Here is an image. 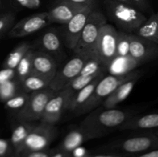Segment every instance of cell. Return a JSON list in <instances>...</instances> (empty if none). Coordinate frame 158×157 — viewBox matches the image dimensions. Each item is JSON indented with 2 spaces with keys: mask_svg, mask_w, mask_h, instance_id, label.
I'll use <instances>...</instances> for the list:
<instances>
[{
  "mask_svg": "<svg viewBox=\"0 0 158 157\" xmlns=\"http://www.w3.org/2000/svg\"><path fill=\"white\" fill-rule=\"evenodd\" d=\"M132 115L129 111L103 107L94 110L87 115L81 123L80 128L90 140L103 136L113 129H118Z\"/></svg>",
  "mask_w": 158,
  "mask_h": 157,
  "instance_id": "6da1fadb",
  "label": "cell"
},
{
  "mask_svg": "<svg viewBox=\"0 0 158 157\" xmlns=\"http://www.w3.org/2000/svg\"><path fill=\"white\" fill-rule=\"evenodd\" d=\"M107 23L103 12L97 7L89 15L77 45L73 49L75 55L86 60L94 58V49L101 28Z\"/></svg>",
  "mask_w": 158,
  "mask_h": 157,
  "instance_id": "7a4b0ae2",
  "label": "cell"
},
{
  "mask_svg": "<svg viewBox=\"0 0 158 157\" xmlns=\"http://www.w3.org/2000/svg\"><path fill=\"white\" fill-rule=\"evenodd\" d=\"M103 4L108 17L122 32L134 33L147 19L143 12L134 6L114 0H104Z\"/></svg>",
  "mask_w": 158,
  "mask_h": 157,
  "instance_id": "3957f363",
  "label": "cell"
},
{
  "mask_svg": "<svg viewBox=\"0 0 158 157\" xmlns=\"http://www.w3.org/2000/svg\"><path fill=\"white\" fill-rule=\"evenodd\" d=\"M143 75V71L133 70L128 73L121 75H110L103 76L99 81L94 92L86 103L82 106L81 109L77 112L78 114H83L94 110L96 108L117 89L118 86L123 84L127 80L134 78H140Z\"/></svg>",
  "mask_w": 158,
  "mask_h": 157,
  "instance_id": "277c9868",
  "label": "cell"
},
{
  "mask_svg": "<svg viewBox=\"0 0 158 157\" xmlns=\"http://www.w3.org/2000/svg\"><path fill=\"white\" fill-rule=\"evenodd\" d=\"M118 31L113 25L106 23L101 28L94 49V58L107 67L117 55Z\"/></svg>",
  "mask_w": 158,
  "mask_h": 157,
  "instance_id": "5b68a950",
  "label": "cell"
},
{
  "mask_svg": "<svg viewBox=\"0 0 158 157\" xmlns=\"http://www.w3.org/2000/svg\"><path fill=\"white\" fill-rule=\"evenodd\" d=\"M157 135L152 133L123 139L119 141L114 142L104 148L108 150L110 149L123 152L122 154L125 155H134L151 149H157Z\"/></svg>",
  "mask_w": 158,
  "mask_h": 157,
  "instance_id": "8992f818",
  "label": "cell"
},
{
  "mask_svg": "<svg viewBox=\"0 0 158 157\" xmlns=\"http://www.w3.org/2000/svg\"><path fill=\"white\" fill-rule=\"evenodd\" d=\"M56 92L48 87L43 90L30 93L29 101L25 107L17 112L18 121L27 123L40 121L46 103L55 95Z\"/></svg>",
  "mask_w": 158,
  "mask_h": 157,
  "instance_id": "52a82bcc",
  "label": "cell"
},
{
  "mask_svg": "<svg viewBox=\"0 0 158 157\" xmlns=\"http://www.w3.org/2000/svg\"><path fill=\"white\" fill-rule=\"evenodd\" d=\"M97 5L86 6L79 11L67 23L63 25L60 32L62 42L69 49H73L78 42L89 15Z\"/></svg>",
  "mask_w": 158,
  "mask_h": 157,
  "instance_id": "ba28073f",
  "label": "cell"
},
{
  "mask_svg": "<svg viewBox=\"0 0 158 157\" xmlns=\"http://www.w3.org/2000/svg\"><path fill=\"white\" fill-rule=\"evenodd\" d=\"M57 129L54 125L47 124L40 122L35 124L25 141L23 150H44L55 139Z\"/></svg>",
  "mask_w": 158,
  "mask_h": 157,
  "instance_id": "9c48e42d",
  "label": "cell"
},
{
  "mask_svg": "<svg viewBox=\"0 0 158 157\" xmlns=\"http://www.w3.org/2000/svg\"><path fill=\"white\" fill-rule=\"evenodd\" d=\"M86 60L75 55L60 70H57L49 83V88L55 92L63 90L80 74Z\"/></svg>",
  "mask_w": 158,
  "mask_h": 157,
  "instance_id": "30bf717a",
  "label": "cell"
},
{
  "mask_svg": "<svg viewBox=\"0 0 158 157\" xmlns=\"http://www.w3.org/2000/svg\"><path fill=\"white\" fill-rule=\"evenodd\" d=\"M51 24L47 12L33 14L15 23L8 32L10 38H22L31 35Z\"/></svg>",
  "mask_w": 158,
  "mask_h": 157,
  "instance_id": "8fae6325",
  "label": "cell"
},
{
  "mask_svg": "<svg viewBox=\"0 0 158 157\" xmlns=\"http://www.w3.org/2000/svg\"><path fill=\"white\" fill-rule=\"evenodd\" d=\"M157 54L158 44L130 33L128 55L140 65L153 60L157 56Z\"/></svg>",
  "mask_w": 158,
  "mask_h": 157,
  "instance_id": "7c38bea8",
  "label": "cell"
},
{
  "mask_svg": "<svg viewBox=\"0 0 158 157\" xmlns=\"http://www.w3.org/2000/svg\"><path fill=\"white\" fill-rule=\"evenodd\" d=\"M71 96L72 94L67 89L56 92L46 103L40 122L55 126L61 119L63 111L66 109Z\"/></svg>",
  "mask_w": 158,
  "mask_h": 157,
  "instance_id": "4fadbf2b",
  "label": "cell"
},
{
  "mask_svg": "<svg viewBox=\"0 0 158 157\" xmlns=\"http://www.w3.org/2000/svg\"><path fill=\"white\" fill-rule=\"evenodd\" d=\"M57 71V65L53 57L41 50H33L32 59V74L51 80Z\"/></svg>",
  "mask_w": 158,
  "mask_h": 157,
  "instance_id": "5bb4252c",
  "label": "cell"
},
{
  "mask_svg": "<svg viewBox=\"0 0 158 157\" xmlns=\"http://www.w3.org/2000/svg\"><path fill=\"white\" fill-rule=\"evenodd\" d=\"M85 6H80L58 0L57 2L49 11H47L48 15L51 23L55 22L64 25Z\"/></svg>",
  "mask_w": 158,
  "mask_h": 157,
  "instance_id": "9a60e30c",
  "label": "cell"
},
{
  "mask_svg": "<svg viewBox=\"0 0 158 157\" xmlns=\"http://www.w3.org/2000/svg\"><path fill=\"white\" fill-rule=\"evenodd\" d=\"M105 74H106V72L100 74L87 86H86L83 89H81L78 92H75L73 95H72V96L69 99V103H68L66 109L77 113V112L81 109L82 106L89 99V97L91 96V95L94 92L96 86L98 84L99 81L104 76Z\"/></svg>",
  "mask_w": 158,
  "mask_h": 157,
  "instance_id": "2e32d148",
  "label": "cell"
},
{
  "mask_svg": "<svg viewBox=\"0 0 158 157\" xmlns=\"http://www.w3.org/2000/svg\"><path fill=\"white\" fill-rule=\"evenodd\" d=\"M158 126V114L157 112L146 114L141 116L132 115L127 119L120 127V130H140L155 129Z\"/></svg>",
  "mask_w": 158,
  "mask_h": 157,
  "instance_id": "e0dca14e",
  "label": "cell"
},
{
  "mask_svg": "<svg viewBox=\"0 0 158 157\" xmlns=\"http://www.w3.org/2000/svg\"><path fill=\"white\" fill-rule=\"evenodd\" d=\"M41 51L52 55H59L63 51V42L60 32L56 29H49L43 34L40 39Z\"/></svg>",
  "mask_w": 158,
  "mask_h": 157,
  "instance_id": "ac0fdd59",
  "label": "cell"
},
{
  "mask_svg": "<svg viewBox=\"0 0 158 157\" xmlns=\"http://www.w3.org/2000/svg\"><path fill=\"white\" fill-rule=\"evenodd\" d=\"M140 78H134L127 80L117 88L103 102V107L105 109H112L127 98L133 90L135 84Z\"/></svg>",
  "mask_w": 158,
  "mask_h": 157,
  "instance_id": "d6986e66",
  "label": "cell"
},
{
  "mask_svg": "<svg viewBox=\"0 0 158 157\" xmlns=\"http://www.w3.org/2000/svg\"><path fill=\"white\" fill-rule=\"evenodd\" d=\"M35 124V123L19 122L18 124L15 126L9 142L15 154L19 155L23 150L25 141Z\"/></svg>",
  "mask_w": 158,
  "mask_h": 157,
  "instance_id": "ffe728a7",
  "label": "cell"
},
{
  "mask_svg": "<svg viewBox=\"0 0 158 157\" xmlns=\"http://www.w3.org/2000/svg\"><path fill=\"white\" fill-rule=\"evenodd\" d=\"M133 34L158 44V15L154 12L147 18Z\"/></svg>",
  "mask_w": 158,
  "mask_h": 157,
  "instance_id": "44dd1931",
  "label": "cell"
},
{
  "mask_svg": "<svg viewBox=\"0 0 158 157\" xmlns=\"http://www.w3.org/2000/svg\"><path fill=\"white\" fill-rule=\"evenodd\" d=\"M140 63L131 56H116L106 67V72L110 75H121L135 70Z\"/></svg>",
  "mask_w": 158,
  "mask_h": 157,
  "instance_id": "7402d4cb",
  "label": "cell"
},
{
  "mask_svg": "<svg viewBox=\"0 0 158 157\" xmlns=\"http://www.w3.org/2000/svg\"><path fill=\"white\" fill-rule=\"evenodd\" d=\"M88 140L89 139L86 136V133L79 127L72 129L70 132H68L61 143L58 146V148L64 152L70 153L74 149L82 146L83 143Z\"/></svg>",
  "mask_w": 158,
  "mask_h": 157,
  "instance_id": "603a6c76",
  "label": "cell"
},
{
  "mask_svg": "<svg viewBox=\"0 0 158 157\" xmlns=\"http://www.w3.org/2000/svg\"><path fill=\"white\" fill-rule=\"evenodd\" d=\"M50 81L51 80L45 77L35 75V74H31L19 83L21 90L26 93L30 94L32 92L43 90L48 88Z\"/></svg>",
  "mask_w": 158,
  "mask_h": 157,
  "instance_id": "cb8c5ba5",
  "label": "cell"
},
{
  "mask_svg": "<svg viewBox=\"0 0 158 157\" xmlns=\"http://www.w3.org/2000/svg\"><path fill=\"white\" fill-rule=\"evenodd\" d=\"M32 48V45L27 42H23L20 43L18 46H15L9 52V55L5 59L4 63H3V69H15L20 60L25 55V54Z\"/></svg>",
  "mask_w": 158,
  "mask_h": 157,
  "instance_id": "d4e9b609",
  "label": "cell"
},
{
  "mask_svg": "<svg viewBox=\"0 0 158 157\" xmlns=\"http://www.w3.org/2000/svg\"><path fill=\"white\" fill-rule=\"evenodd\" d=\"M33 50V48L29 49L14 69L15 79L19 83L32 74V59Z\"/></svg>",
  "mask_w": 158,
  "mask_h": 157,
  "instance_id": "484cf974",
  "label": "cell"
},
{
  "mask_svg": "<svg viewBox=\"0 0 158 157\" xmlns=\"http://www.w3.org/2000/svg\"><path fill=\"white\" fill-rule=\"evenodd\" d=\"M20 92H22L20 83L15 79V77L7 80L0 86V101L5 103L6 100Z\"/></svg>",
  "mask_w": 158,
  "mask_h": 157,
  "instance_id": "4316f807",
  "label": "cell"
},
{
  "mask_svg": "<svg viewBox=\"0 0 158 157\" xmlns=\"http://www.w3.org/2000/svg\"><path fill=\"white\" fill-rule=\"evenodd\" d=\"M29 96H30V94L22 91L6 100L4 103L5 107L9 110H18L19 112L25 107L26 103L29 101Z\"/></svg>",
  "mask_w": 158,
  "mask_h": 157,
  "instance_id": "83f0119b",
  "label": "cell"
},
{
  "mask_svg": "<svg viewBox=\"0 0 158 157\" xmlns=\"http://www.w3.org/2000/svg\"><path fill=\"white\" fill-rule=\"evenodd\" d=\"M101 72H106V67L103 66L98 60L91 58L86 60L79 75H98Z\"/></svg>",
  "mask_w": 158,
  "mask_h": 157,
  "instance_id": "f1b7e54d",
  "label": "cell"
},
{
  "mask_svg": "<svg viewBox=\"0 0 158 157\" xmlns=\"http://www.w3.org/2000/svg\"><path fill=\"white\" fill-rule=\"evenodd\" d=\"M103 73V72H101ZM100 73V74H101ZM98 75H78L69 85L66 89H67L69 92H71L72 95H73L75 92H78L83 87L87 86L89 83H90L96 77L98 76Z\"/></svg>",
  "mask_w": 158,
  "mask_h": 157,
  "instance_id": "f546056e",
  "label": "cell"
},
{
  "mask_svg": "<svg viewBox=\"0 0 158 157\" xmlns=\"http://www.w3.org/2000/svg\"><path fill=\"white\" fill-rule=\"evenodd\" d=\"M15 23V13L12 12H5L0 14V38L8 34Z\"/></svg>",
  "mask_w": 158,
  "mask_h": 157,
  "instance_id": "4dcf8cb0",
  "label": "cell"
},
{
  "mask_svg": "<svg viewBox=\"0 0 158 157\" xmlns=\"http://www.w3.org/2000/svg\"><path fill=\"white\" fill-rule=\"evenodd\" d=\"M129 35L127 32L118 31L117 42V55L116 56L129 55Z\"/></svg>",
  "mask_w": 158,
  "mask_h": 157,
  "instance_id": "1f68e13d",
  "label": "cell"
},
{
  "mask_svg": "<svg viewBox=\"0 0 158 157\" xmlns=\"http://www.w3.org/2000/svg\"><path fill=\"white\" fill-rule=\"evenodd\" d=\"M52 149H44V150H23L19 154V157H49Z\"/></svg>",
  "mask_w": 158,
  "mask_h": 157,
  "instance_id": "d6a6232c",
  "label": "cell"
},
{
  "mask_svg": "<svg viewBox=\"0 0 158 157\" xmlns=\"http://www.w3.org/2000/svg\"><path fill=\"white\" fill-rule=\"evenodd\" d=\"M12 2L16 3L19 6L26 9H38L42 4V0H10Z\"/></svg>",
  "mask_w": 158,
  "mask_h": 157,
  "instance_id": "836d02e7",
  "label": "cell"
},
{
  "mask_svg": "<svg viewBox=\"0 0 158 157\" xmlns=\"http://www.w3.org/2000/svg\"><path fill=\"white\" fill-rule=\"evenodd\" d=\"M15 153L10 142L0 139V157H7Z\"/></svg>",
  "mask_w": 158,
  "mask_h": 157,
  "instance_id": "e575fe53",
  "label": "cell"
},
{
  "mask_svg": "<svg viewBox=\"0 0 158 157\" xmlns=\"http://www.w3.org/2000/svg\"><path fill=\"white\" fill-rule=\"evenodd\" d=\"M15 77V70L9 69H3L0 70V86L7 80Z\"/></svg>",
  "mask_w": 158,
  "mask_h": 157,
  "instance_id": "d590c367",
  "label": "cell"
},
{
  "mask_svg": "<svg viewBox=\"0 0 158 157\" xmlns=\"http://www.w3.org/2000/svg\"><path fill=\"white\" fill-rule=\"evenodd\" d=\"M69 154L70 157H89L91 155L90 152L82 146L74 149Z\"/></svg>",
  "mask_w": 158,
  "mask_h": 157,
  "instance_id": "8d00e7d4",
  "label": "cell"
},
{
  "mask_svg": "<svg viewBox=\"0 0 158 157\" xmlns=\"http://www.w3.org/2000/svg\"><path fill=\"white\" fill-rule=\"evenodd\" d=\"M134 6L140 12H148L151 9V6L148 0H132Z\"/></svg>",
  "mask_w": 158,
  "mask_h": 157,
  "instance_id": "74e56055",
  "label": "cell"
},
{
  "mask_svg": "<svg viewBox=\"0 0 158 157\" xmlns=\"http://www.w3.org/2000/svg\"><path fill=\"white\" fill-rule=\"evenodd\" d=\"M62 1L74 3V4L80 5V6H92V5H97V0H62Z\"/></svg>",
  "mask_w": 158,
  "mask_h": 157,
  "instance_id": "f35d334b",
  "label": "cell"
},
{
  "mask_svg": "<svg viewBox=\"0 0 158 157\" xmlns=\"http://www.w3.org/2000/svg\"><path fill=\"white\" fill-rule=\"evenodd\" d=\"M49 157H70V154L56 147L52 149V152H51Z\"/></svg>",
  "mask_w": 158,
  "mask_h": 157,
  "instance_id": "ab89813d",
  "label": "cell"
},
{
  "mask_svg": "<svg viewBox=\"0 0 158 157\" xmlns=\"http://www.w3.org/2000/svg\"><path fill=\"white\" fill-rule=\"evenodd\" d=\"M131 157H158V150L157 149H151V150L140 153L139 155H131Z\"/></svg>",
  "mask_w": 158,
  "mask_h": 157,
  "instance_id": "60d3db41",
  "label": "cell"
},
{
  "mask_svg": "<svg viewBox=\"0 0 158 157\" xmlns=\"http://www.w3.org/2000/svg\"><path fill=\"white\" fill-rule=\"evenodd\" d=\"M89 157H131V155L120 153H107V154H91Z\"/></svg>",
  "mask_w": 158,
  "mask_h": 157,
  "instance_id": "b9f144b4",
  "label": "cell"
},
{
  "mask_svg": "<svg viewBox=\"0 0 158 157\" xmlns=\"http://www.w3.org/2000/svg\"><path fill=\"white\" fill-rule=\"evenodd\" d=\"M10 0H0V11L6 9L9 6Z\"/></svg>",
  "mask_w": 158,
  "mask_h": 157,
  "instance_id": "7bdbcfd3",
  "label": "cell"
},
{
  "mask_svg": "<svg viewBox=\"0 0 158 157\" xmlns=\"http://www.w3.org/2000/svg\"><path fill=\"white\" fill-rule=\"evenodd\" d=\"M114 1L119 2H122V3H125V4L130 5V6H134V7H135V6H134V2H132V0H114Z\"/></svg>",
  "mask_w": 158,
  "mask_h": 157,
  "instance_id": "ee69618b",
  "label": "cell"
},
{
  "mask_svg": "<svg viewBox=\"0 0 158 157\" xmlns=\"http://www.w3.org/2000/svg\"><path fill=\"white\" fill-rule=\"evenodd\" d=\"M7 157H19V155H17V154L14 153V154H12V155H9V156H7Z\"/></svg>",
  "mask_w": 158,
  "mask_h": 157,
  "instance_id": "f6af8a7d",
  "label": "cell"
}]
</instances>
